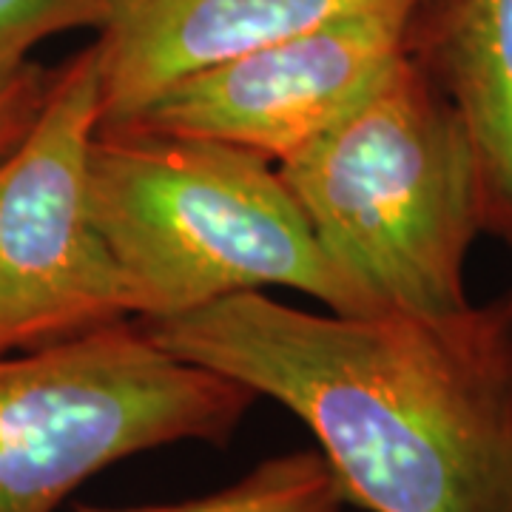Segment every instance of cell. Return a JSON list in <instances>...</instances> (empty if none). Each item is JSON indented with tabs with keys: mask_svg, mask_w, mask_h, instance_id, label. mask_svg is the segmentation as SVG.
<instances>
[{
	"mask_svg": "<svg viewBox=\"0 0 512 512\" xmlns=\"http://www.w3.org/2000/svg\"><path fill=\"white\" fill-rule=\"evenodd\" d=\"M143 325L291 410L359 510L512 512V288L447 316L313 313L248 291Z\"/></svg>",
	"mask_w": 512,
	"mask_h": 512,
	"instance_id": "obj_1",
	"label": "cell"
},
{
	"mask_svg": "<svg viewBox=\"0 0 512 512\" xmlns=\"http://www.w3.org/2000/svg\"><path fill=\"white\" fill-rule=\"evenodd\" d=\"M89 200L131 319L163 322L268 288L313 296L333 313H376L322 251L279 165L248 148L97 128Z\"/></svg>",
	"mask_w": 512,
	"mask_h": 512,
	"instance_id": "obj_2",
	"label": "cell"
},
{
	"mask_svg": "<svg viewBox=\"0 0 512 512\" xmlns=\"http://www.w3.org/2000/svg\"><path fill=\"white\" fill-rule=\"evenodd\" d=\"M279 174L373 311L447 316L470 305L464 271L484 234L481 171L461 117L413 57Z\"/></svg>",
	"mask_w": 512,
	"mask_h": 512,
	"instance_id": "obj_3",
	"label": "cell"
},
{
	"mask_svg": "<svg viewBox=\"0 0 512 512\" xmlns=\"http://www.w3.org/2000/svg\"><path fill=\"white\" fill-rule=\"evenodd\" d=\"M256 396L140 319L0 356V512H57L89 478L183 441L228 444Z\"/></svg>",
	"mask_w": 512,
	"mask_h": 512,
	"instance_id": "obj_4",
	"label": "cell"
},
{
	"mask_svg": "<svg viewBox=\"0 0 512 512\" xmlns=\"http://www.w3.org/2000/svg\"><path fill=\"white\" fill-rule=\"evenodd\" d=\"M100 128L94 46L55 66L32 131L0 157V356L131 319L89 200Z\"/></svg>",
	"mask_w": 512,
	"mask_h": 512,
	"instance_id": "obj_5",
	"label": "cell"
},
{
	"mask_svg": "<svg viewBox=\"0 0 512 512\" xmlns=\"http://www.w3.org/2000/svg\"><path fill=\"white\" fill-rule=\"evenodd\" d=\"M416 9L333 20L188 74L114 128L222 140L285 163L342 120L407 55Z\"/></svg>",
	"mask_w": 512,
	"mask_h": 512,
	"instance_id": "obj_6",
	"label": "cell"
},
{
	"mask_svg": "<svg viewBox=\"0 0 512 512\" xmlns=\"http://www.w3.org/2000/svg\"><path fill=\"white\" fill-rule=\"evenodd\" d=\"M421 0H106L94 29L100 128L128 123L168 86L333 20Z\"/></svg>",
	"mask_w": 512,
	"mask_h": 512,
	"instance_id": "obj_7",
	"label": "cell"
},
{
	"mask_svg": "<svg viewBox=\"0 0 512 512\" xmlns=\"http://www.w3.org/2000/svg\"><path fill=\"white\" fill-rule=\"evenodd\" d=\"M407 55L470 134L484 234L512 245V0H421Z\"/></svg>",
	"mask_w": 512,
	"mask_h": 512,
	"instance_id": "obj_8",
	"label": "cell"
},
{
	"mask_svg": "<svg viewBox=\"0 0 512 512\" xmlns=\"http://www.w3.org/2000/svg\"><path fill=\"white\" fill-rule=\"evenodd\" d=\"M348 501L319 450H293L259 461L214 493L146 507H80L77 512H342Z\"/></svg>",
	"mask_w": 512,
	"mask_h": 512,
	"instance_id": "obj_9",
	"label": "cell"
},
{
	"mask_svg": "<svg viewBox=\"0 0 512 512\" xmlns=\"http://www.w3.org/2000/svg\"><path fill=\"white\" fill-rule=\"evenodd\" d=\"M106 0H0V69L32 60L40 43L77 29H97Z\"/></svg>",
	"mask_w": 512,
	"mask_h": 512,
	"instance_id": "obj_10",
	"label": "cell"
},
{
	"mask_svg": "<svg viewBox=\"0 0 512 512\" xmlns=\"http://www.w3.org/2000/svg\"><path fill=\"white\" fill-rule=\"evenodd\" d=\"M55 80V69L26 60L0 69V157H6L32 131Z\"/></svg>",
	"mask_w": 512,
	"mask_h": 512,
	"instance_id": "obj_11",
	"label": "cell"
}]
</instances>
